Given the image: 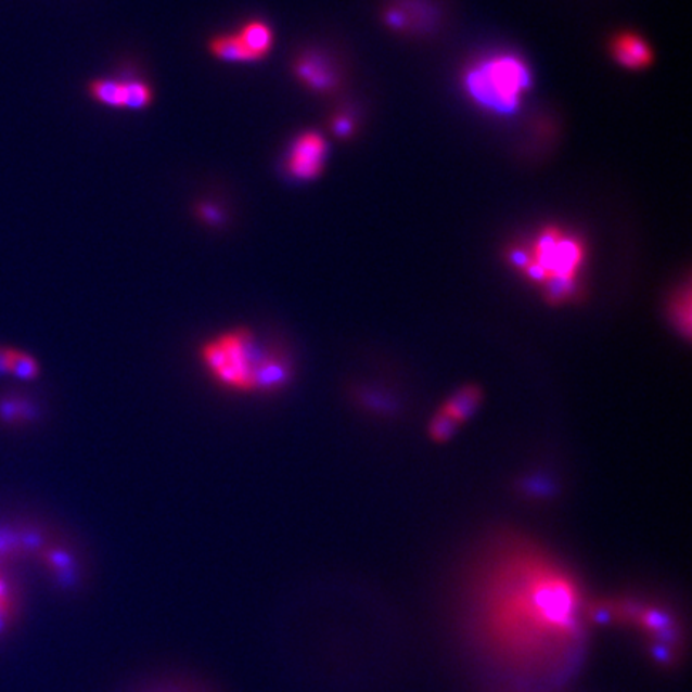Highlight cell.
<instances>
[{"mask_svg":"<svg viewBox=\"0 0 692 692\" xmlns=\"http://www.w3.org/2000/svg\"><path fill=\"white\" fill-rule=\"evenodd\" d=\"M469 604L476 646L515 680L554 683L582 656L589 604L576 577L537 547L510 542L494 550Z\"/></svg>","mask_w":692,"mask_h":692,"instance_id":"cell-1","label":"cell"},{"mask_svg":"<svg viewBox=\"0 0 692 692\" xmlns=\"http://www.w3.org/2000/svg\"><path fill=\"white\" fill-rule=\"evenodd\" d=\"M200 362L215 385L236 395H273L294 377L287 355L261 344L248 328L228 329L208 338L201 345Z\"/></svg>","mask_w":692,"mask_h":692,"instance_id":"cell-2","label":"cell"},{"mask_svg":"<svg viewBox=\"0 0 692 692\" xmlns=\"http://www.w3.org/2000/svg\"><path fill=\"white\" fill-rule=\"evenodd\" d=\"M505 258L552 307L574 304L584 294L589 251L574 231L554 225L540 228L534 236L510 245Z\"/></svg>","mask_w":692,"mask_h":692,"instance_id":"cell-3","label":"cell"},{"mask_svg":"<svg viewBox=\"0 0 692 692\" xmlns=\"http://www.w3.org/2000/svg\"><path fill=\"white\" fill-rule=\"evenodd\" d=\"M533 74L515 53L502 52L473 63L463 74V87L473 103L494 114H513L530 89Z\"/></svg>","mask_w":692,"mask_h":692,"instance_id":"cell-4","label":"cell"},{"mask_svg":"<svg viewBox=\"0 0 692 692\" xmlns=\"http://www.w3.org/2000/svg\"><path fill=\"white\" fill-rule=\"evenodd\" d=\"M328 143L318 132H304L294 140L285 159V170L295 180H316L324 169Z\"/></svg>","mask_w":692,"mask_h":692,"instance_id":"cell-5","label":"cell"},{"mask_svg":"<svg viewBox=\"0 0 692 692\" xmlns=\"http://www.w3.org/2000/svg\"><path fill=\"white\" fill-rule=\"evenodd\" d=\"M89 92L93 100L104 106L144 110L153 103V90L141 80H93L89 86Z\"/></svg>","mask_w":692,"mask_h":692,"instance_id":"cell-6","label":"cell"},{"mask_svg":"<svg viewBox=\"0 0 692 692\" xmlns=\"http://www.w3.org/2000/svg\"><path fill=\"white\" fill-rule=\"evenodd\" d=\"M294 74L308 90L325 95L337 90L338 77L334 63L318 52H307L294 63Z\"/></svg>","mask_w":692,"mask_h":692,"instance_id":"cell-7","label":"cell"},{"mask_svg":"<svg viewBox=\"0 0 692 692\" xmlns=\"http://www.w3.org/2000/svg\"><path fill=\"white\" fill-rule=\"evenodd\" d=\"M610 52L614 62L625 69L641 71L654 62L653 47L637 33L624 31L614 36L610 43Z\"/></svg>","mask_w":692,"mask_h":692,"instance_id":"cell-8","label":"cell"},{"mask_svg":"<svg viewBox=\"0 0 692 692\" xmlns=\"http://www.w3.org/2000/svg\"><path fill=\"white\" fill-rule=\"evenodd\" d=\"M482 401L483 392L479 386L465 385L457 389L453 395H450V398L443 402L438 412L449 419L453 425L460 426L478 411Z\"/></svg>","mask_w":692,"mask_h":692,"instance_id":"cell-9","label":"cell"},{"mask_svg":"<svg viewBox=\"0 0 692 692\" xmlns=\"http://www.w3.org/2000/svg\"><path fill=\"white\" fill-rule=\"evenodd\" d=\"M236 35L257 62L265 59L273 49V29L267 23L260 22V20H252V22L245 23Z\"/></svg>","mask_w":692,"mask_h":692,"instance_id":"cell-10","label":"cell"},{"mask_svg":"<svg viewBox=\"0 0 692 692\" xmlns=\"http://www.w3.org/2000/svg\"><path fill=\"white\" fill-rule=\"evenodd\" d=\"M208 52H210L215 59L221 60V62L257 63L255 56L245 49L244 43L241 42L236 33H234V35L215 36L214 39L208 42Z\"/></svg>","mask_w":692,"mask_h":692,"instance_id":"cell-11","label":"cell"},{"mask_svg":"<svg viewBox=\"0 0 692 692\" xmlns=\"http://www.w3.org/2000/svg\"><path fill=\"white\" fill-rule=\"evenodd\" d=\"M39 362L22 349H7V375L20 379V381H35L39 377Z\"/></svg>","mask_w":692,"mask_h":692,"instance_id":"cell-12","label":"cell"},{"mask_svg":"<svg viewBox=\"0 0 692 692\" xmlns=\"http://www.w3.org/2000/svg\"><path fill=\"white\" fill-rule=\"evenodd\" d=\"M670 319L677 331L684 337L690 338L691 334V292L690 287L684 289V294H677L670 304Z\"/></svg>","mask_w":692,"mask_h":692,"instance_id":"cell-13","label":"cell"},{"mask_svg":"<svg viewBox=\"0 0 692 692\" xmlns=\"http://www.w3.org/2000/svg\"><path fill=\"white\" fill-rule=\"evenodd\" d=\"M35 415V409L25 399L5 398L0 401V419L7 423L28 422Z\"/></svg>","mask_w":692,"mask_h":692,"instance_id":"cell-14","label":"cell"},{"mask_svg":"<svg viewBox=\"0 0 692 692\" xmlns=\"http://www.w3.org/2000/svg\"><path fill=\"white\" fill-rule=\"evenodd\" d=\"M15 611V597L12 587L0 576V630L10 623Z\"/></svg>","mask_w":692,"mask_h":692,"instance_id":"cell-15","label":"cell"},{"mask_svg":"<svg viewBox=\"0 0 692 692\" xmlns=\"http://www.w3.org/2000/svg\"><path fill=\"white\" fill-rule=\"evenodd\" d=\"M332 130L338 139H349L355 132V123L346 113L335 114L334 120H332Z\"/></svg>","mask_w":692,"mask_h":692,"instance_id":"cell-16","label":"cell"},{"mask_svg":"<svg viewBox=\"0 0 692 692\" xmlns=\"http://www.w3.org/2000/svg\"><path fill=\"white\" fill-rule=\"evenodd\" d=\"M201 217H204V220L210 221V223H218V221H220L221 215L220 212L217 210V208L206 206L203 207V214H201Z\"/></svg>","mask_w":692,"mask_h":692,"instance_id":"cell-17","label":"cell"}]
</instances>
